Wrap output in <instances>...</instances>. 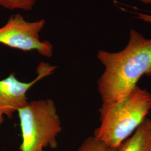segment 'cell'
Returning a JSON list of instances; mask_svg holds the SVG:
<instances>
[{
  "mask_svg": "<svg viewBox=\"0 0 151 151\" xmlns=\"http://www.w3.org/2000/svg\"><path fill=\"white\" fill-rule=\"evenodd\" d=\"M118 151H151V119L146 118L134 134L118 147Z\"/></svg>",
  "mask_w": 151,
  "mask_h": 151,
  "instance_id": "8992f818",
  "label": "cell"
},
{
  "mask_svg": "<svg viewBox=\"0 0 151 151\" xmlns=\"http://www.w3.org/2000/svg\"><path fill=\"white\" fill-rule=\"evenodd\" d=\"M4 121V114L0 109V125L2 124Z\"/></svg>",
  "mask_w": 151,
  "mask_h": 151,
  "instance_id": "30bf717a",
  "label": "cell"
},
{
  "mask_svg": "<svg viewBox=\"0 0 151 151\" xmlns=\"http://www.w3.org/2000/svg\"><path fill=\"white\" fill-rule=\"evenodd\" d=\"M151 109V93L136 86L116 103L102 104L100 124L93 137L105 145L118 148L146 119Z\"/></svg>",
  "mask_w": 151,
  "mask_h": 151,
  "instance_id": "7a4b0ae2",
  "label": "cell"
},
{
  "mask_svg": "<svg viewBox=\"0 0 151 151\" xmlns=\"http://www.w3.org/2000/svg\"><path fill=\"white\" fill-rule=\"evenodd\" d=\"M130 12L132 13H134V14L135 15L134 16L135 19L151 24V14L141 13L139 12H131V11H130Z\"/></svg>",
  "mask_w": 151,
  "mask_h": 151,
  "instance_id": "9c48e42d",
  "label": "cell"
},
{
  "mask_svg": "<svg viewBox=\"0 0 151 151\" xmlns=\"http://www.w3.org/2000/svg\"><path fill=\"white\" fill-rule=\"evenodd\" d=\"M35 4L36 0H0V6L10 10L30 11Z\"/></svg>",
  "mask_w": 151,
  "mask_h": 151,
  "instance_id": "52a82bcc",
  "label": "cell"
},
{
  "mask_svg": "<svg viewBox=\"0 0 151 151\" xmlns=\"http://www.w3.org/2000/svg\"><path fill=\"white\" fill-rule=\"evenodd\" d=\"M140 2L145 4H151V0H139Z\"/></svg>",
  "mask_w": 151,
  "mask_h": 151,
  "instance_id": "8fae6325",
  "label": "cell"
},
{
  "mask_svg": "<svg viewBox=\"0 0 151 151\" xmlns=\"http://www.w3.org/2000/svg\"><path fill=\"white\" fill-rule=\"evenodd\" d=\"M97 58L105 70L97 81L103 104L126 97L143 76H151V38L132 29L126 47L118 52L100 50Z\"/></svg>",
  "mask_w": 151,
  "mask_h": 151,
  "instance_id": "6da1fadb",
  "label": "cell"
},
{
  "mask_svg": "<svg viewBox=\"0 0 151 151\" xmlns=\"http://www.w3.org/2000/svg\"><path fill=\"white\" fill-rule=\"evenodd\" d=\"M17 112L22 132L20 151H44L48 147H57V137L62 126L53 100L33 101Z\"/></svg>",
  "mask_w": 151,
  "mask_h": 151,
  "instance_id": "3957f363",
  "label": "cell"
},
{
  "mask_svg": "<svg viewBox=\"0 0 151 151\" xmlns=\"http://www.w3.org/2000/svg\"><path fill=\"white\" fill-rule=\"evenodd\" d=\"M45 24L44 19L28 22L21 14L11 15L5 24L0 27V44L24 52L37 51L51 57L53 47L48 41L41 40L40 34Z\"/></svg>",
  "mask_w": 151,
  "mask_h": 151,
  "instance_id": "277c9868",
  "label": "cell"
},
{
  "mask_svg": "<svg viewBox=\"0 0 151 151\" xmlns=\"http://www.w3.org/2000/svg\"><path fill=\"white\" fill-rule=\"evenodd\" d=\"M55 68V66L43 62L38 65L37 76L32 82L19 81L14 73L0 80V109L4 115L11 119L15 111L27 105L28 90L37 82L50 75Z\"/></svg>",
  "mask_w": 151,
  "mask_h": 151,
  "instance_id": "5b68a950",
  "label": "cell"
},
{
  "mask_svg": "<svg viewBox=\"0 0 151 151\" xmlns=\"http://www.w3.org/2000/svg\"><path fill=\"white\" fill-rule=\"evenodd\" d=\"M78 151H118V149L111 148L95 137H90L83 141Z\"/></svg>",
  "mask_w": 151,
  "mask_h": 151,
  "instance_id": "ba28073f",
  "label": "cell"
},
{
  "mask_svg": "<svg viewBox=\"0 0 151 151\" xmlns=\"http://www.w3.org/2000/svg\"></svg>",
  "mask_w": 151,
  "mask_h": 151,
  "instance_id": "7c38bea8",
  "label": "cell"
}]
</instances>
